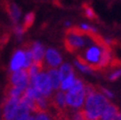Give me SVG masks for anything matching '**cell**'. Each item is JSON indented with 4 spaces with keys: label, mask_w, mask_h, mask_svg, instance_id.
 Returning a JSON list of instances; mask_svg holds the SVG:
<instances>
[{
    "label": "cell",
    "mask_w": 121,
    "mask_h": 120,
    "mask_svg": "<svg viewBox=\"0 0 121 120\" xmlns=\"http://www.w3.org/2000/svg\"><path fill=\"white\" fill-rule=\"evenodd\" d=\"M85 90L86 101L85 107L82 108L85 120H99L104 110L110 103L109 100L99 91H98V87L87 84L85 85Z\"/></svg>",
    "instance_id": "1"
},
{
    "label": "cell",
    "mask_w": 121,
    "mask_h": 120,
    "mask_svg": "<svg viewBox=\"0 0 121 120\" xmlns=\"http://www.w3.org/2000/svg\"><path fill=\"white\" fill-rule=\"evenodd\" d=\"M86 99V90L83 81L76 79L74 85L66 94V103L68 108L71 109H80L84 104Z\"/></svg>",
    "instance_id": "2"
},
{
    "label": "cell",
    "mask_w": 121,
    "mask_h": 120,
    "mask_svg": "<svg viewBox=\"0 0 121 120\" xmlns=\"http://www.w3.org/2000/svg\"><path fill=\"white\" fill-rule=\"evenodd\" d=\"M30 86H34L37 88L39 93L45 98H50L52 95V86L49 81V78L47 76V73L41 72L39 73L35 79L32 82H30Z\"/></svg>",
    "instance_id": "3"
},
{
    "label": "cell",
    "mask_w": 121,
    "mask_h": 120,
    "mask_svg": "<svg viewBox=\"0 0 121 120\" xmlns=\"http://www.w3.org/2000/svg\"><path fill=\"white\" fill-rule=\"evenodd\" d=\"M29 84H30V78L28 74V70L26 69H20L18 71L12 72L9 76V83H8L9 86L25 91L29 87Z\"/></svg>",
    "instance_id": "4"
},
{
    "label": "cell",
    "mask_w": 121,
    "mask_h": 120,
    "mask_svg": "<svg viewBox=\"0 0 121 120\" xmlns=\"http://www.w3.org/2000/svg\"><path fill=\"white\" fill-rule=\"evenodd\" d=\"M18 99H5L2 103L3 107V120H13L16 108L19 103Z\"/></svg>",
    "instance_id": "5"
},
{
    "label": "cell",
    "mask_w": 121,
    "mask_h": 120,
    "mask_svg": "<svg viewBox=\"0 0 121 120\" xmlns=\"http://www.w3.org/2000/svg\"><path fill=\"white\" fill-rule=\"evenodd\" d=\"M45 59H46V64H47V66H49L50 69L51 68L55 69L57 66H59L62 62L61 55L53 48H49L46 50Z\"/></svg>",
    "instance_id": "6"
},
{
    "label": "cell",
    "mask_w": 121,
    "mask_h": 120,
    "mask_svg": "<svg viewBox=\"0 0 121 120\" xmlns=\"http://www.w3.org/2000/svg\"><path fill=\"white\" fill-rule=\"evenodd\" d=\"M24 62H25V52L23 50L16 51L15 54L13 55V58L11 60V66H10L11 71L15 72L20 70L24 66Z\"/></svg>",
    "instance_id": "7"
},
{
    "label": "cell",
    "mask_w": 121,
    "mask_h": 120,
    "mask_svg": "<svg viewBox=\"0 0 121 120\" xmlns=\"http://www.w3.org/2000/svg\"><path fill=\"white\" fill-rule=\"evenodd\" d=\"M31 50L33 53V57H34V62H38V63H42L43 61V57H44V50H43V46L41 43L35 41L31 44Z\"/></svg>",
    "instance_id": "8"
},
{
    "label": "cell",
    "mask_w": 121,
    "mask_h": 120,
    "mask_svg": "<svg viewBox=\"0 0 121 120\" xmlns=\"http://www.w3.org/2000/svg\"><path fill=\"white\" fill-rule=\"evenodd\" d=\"M119 112L120 111L116 105L109 103L106 106V108L104 110V112H102L99 120H115V118Z\"/></svg>",
    "instance_id": "9"
},
{
    "label": "cell",
    "mask_w": 121,
    "mask_h": 120,
    "mask_svg": "<svg viewBox=\"0 0 121 120\" xmlns=\"http://www.w3.org/2000/svg\"><path fill=\"white\" fill-rule=\"evenodd\" d=\"M29 113H30V109L28 108V106L19 100L13 120H27L30 117Z\"/></svg>",
    "instance_id": "10"
},
{
    "label": "cell",
    "mask_w": 121,
    "mask_h": 120,
    "mask_svg": "<svg viewBox=\"0 0 121 120\" xmlns=\"http://www.w3.org/2000/svg\"><path fill=\"white\" fill-rule=\"evenodd\" d=\"M47 76H48V78H49V81L51 83L52 89L58 90L60 88V85H61V80H60L59 71H57L56 69H54V68L48 69Z\"/></svg>",
    "instance_id": "11"
},
{
    "label": "cell",
    "mask_w": 121,
    "mask_h": 120,
    "mask_svg": "<svg viewBox=\"0 0 121 120\" xmlns=\"http://www.w3.org/2000/svg\"><path fill=\"white\" fill-rule=\"evenodd\" d=\"M5 8H6V10L8 11V13H9V15L11 17V19L13 20V22L17 23L18 20H19L20 16H21L20 8L18 7L17 5H15L14 3H8V2L5 3Z\"/></svg>",
    "instance_id": "12"
},
{
    "label": "cell",
    "mask_w": 121,
    "mask_h": 120,
    "mask_svg": "<svg viewBox=\"0 0 121 120\" xmlns=\"http://www.w3.org/2000/svg\"><path fill=\"white\" fill-rule=\"evenodd\" d=\"M71 75H74V70L72 68V66L68 63H65L61 66V68L59 70V76H60V80L64 81L65 79H67L68 77Z\"/></svg>",
    "instance_id": "13"
},
{
    "label": "cell",
    "mask_w": 121,
    "mask_h": 120,
    "mask_svg": "<svg viewBox=\"0 0 121 120\" xmlns=\"http://www.w3.org/2000/svg\"><path fill=\"white\" fill-rule=\"evenodd\" d=\"M33 63H34V57L31 50V46H27V50L25 52V62H24V66H23L24 69L28 70Z\"/></svg>",
    "instance_id": "14"
},
{
    "label": "cell",
    "mask_w": 121,
    "mask_h": 120,
    "mask_svg": "<svg viewBox=\"0 0 121 120\" xmlns=\"http://www.w3.org/2000/svg\"><path fill=\"white\" fill-rule=\"evenodd\" d=\"M76 79L74 75H71L70 77H68L67 79H65L64 81L61 82V85H60V88H61V91H69V90L72 88V86L74 85Z\"/></svg>",
    "instance_id": "15"
},
{
    "label": "cell",
    "mask_w": 121,
    "mask_h": 120,
    "mask_svg": "<svg viewBox=\"0 0 121 120\" xmlns=\"http://www.w3.org/2000/svg\"><path fill=\"white\" fill-rule=\"evenodd\" d=\"M34 21H35V14L33 13V12H31V13H29V14L26 15L25 21H24V26H23V28H22V30H23L24 33H25L27 30H29L30 28L33 26Z\"/></svg>",
    "instance_id": "16"
},
{
    "label": "cell",
    "mask_w": 121,
    "mask_h": 120,
    "mask_svg": "<svg viewBox=\"0 0 121 120\" xmlns=\"http://www.w3.org/2000/svg\"><path fill=\"white\" fill-rule=\"evenodd\" d=\"M85 14H86V16L91 20L96 19V15H95V11L93 10V8L91 7V6H86L85 5Z\"/></svg>",
    "instance_id": "17"
},
{
    "label": "cell",
    "mask_w": 121,
    "mask_h": 120,
    "mask_svg": "<svg viewBox=\"0 0 121 120\" xmlns=\"http://www.w3.org/2000/svg\"><path fill=\"white\" fill-rule=\"evenodd\" d=\"M35 119V120H50V117L47 112H40V113H38Z\"/></svg>",
    "instance_id": "18"
},
{
    "label": "cell",
    "mask_w": 121,
    "mask_h": 120,
    "mask_svg": "<svg viewBox=\"0 0 121 120\" xmlns=\"http://www.w3.org/2000/svg\"><path fill=\"white\" fill-rule=\"evenodd\" d=\"M99 89L100 90L99 92H100L102 94H104V97H108V98H112V97H113V94L110 93L109 91H108V90H106V89H104V88H99Z\"/></svg>",
    "instance_id": "19"
},
{
    "label": "cell",
    "mask_w": 121,
    "mask_h": 120,
    "mask_svg": "<svg viewBox=\"0 0 121 120\" xmlns=\"http://www.w3.org/2000/svg\"><path fill=\"white\" fill-rule=\"evenodd\" d=\"M76 66H77V67L79 68L81 71H84V72H92V70H91L89 67H87V66H85V65L79 63L78 61H76Z\"/></svg>",
    "instance_id": "20"
},
{
    "label": "cell",
    "mask_w": 121,
    "mask_h": 120,
    "mask_svg": "<svg viewBox=\"0 0 121 120\" xmlns=\"http://www.w3.org/2000/svg\"><path fill=\"white\" fill-rule=\"evenodd\" d=\"M120 76H121V70H117V71H115L114 73H112V74L109 76V79H110L111 81H115L116 79H118Z\"/></svg>",
    "instance_id": "21"
},
{
    "label": "cell",
    "mask_w": 121,
    "mask_h": 120,
    "mask_svg": "<svg viewBox=\"0 0 121 120\" xmlns=\"http://www.w3.org/2000/svg\"><path fill=\"white\" fill-rule=\"evenodd\" d=\"M115 120H121V112H119L118 114H117V116H116Z\"/></svg>",
    "instance_id": "22"
},
{
    "label": "cell",
    "mask_w": 121,
    "mask_h": 120,
    "mask_svg": "<svg viewBox=\"0 0 121 120\" xmlns=\"http://www.w3.org/2000/svg\"><path fill=\"white\" fill-rule=\"evenodd\" d=\"M27 120H35V119L34 117H31V116H30V117H29V118H28Z\"/></svg>",
    "instance_id": "23"
}]
</instances>
